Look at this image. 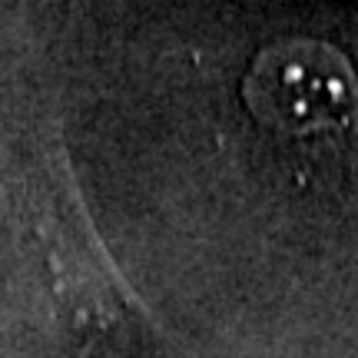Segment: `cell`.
Here are the masks:
<instances>
[{
	"label": "cell",
	"instance_id": "cell-1",
	"mask_svg": "<svg viewBox=\"0 0 358 358\" xmlns=\"http://www.w3.org/2000/svg\"><path fill=\"white\" fill-rule=\"evenodd\" d=\"M245 103L282 133H338L358 120V83L338 50L289 40L262 50L249 66Z\"/></svg>",
	"mask_w": 358,
	"mask_h": 358
}]
</instances>
